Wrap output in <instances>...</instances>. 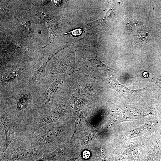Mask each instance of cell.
<instances>
[{"label": "cell", "mask_w": 161, "mask_h": 161, "mask_svg": "<svg viewBox=\"0 0 161 161\" xmlns=\"http://www.w3.org/2000/svg\"><path fill=\"white\" fill-rule=\"evenodd\" d=\"M23 69L7 70L0 72L1 85H10L18 82L25 76Z\"/></svg>", "instance_id": "obj_5"}, {"label": "cell", "mask_w": 161, "mask_h": 161, "mask_svg": "<svg viewBox=\"0 0 161 161\" xmlns=\"http://www.w3.org/2000/svg\"><path fill=\"white\" fill-rule=\"evenodd\" d=\"M161 130L153 135L151 141V156L155 161H160V152L161 148Z\"/></svg>", "instance_id": "obj_10"}, {"label": "cell", "mask_w": 161, "mask_h": 161, "mask_svg": "<svg viewBox=\"0 0 161 161\" xmlns=\"http://www.w3.org/2000/svg\"><path fill=\"white\" fill-rule=\"evenodd\" d=\"M147 114L140 109L134 107H128L121 109L117 115L118 122H121L140 118Z\"/></svg>", "instance_id": "obj_6"}, {"label": "cell", "mask_w": 161, "mask_h": 161, "mask_svg": "<svg viewBox=\"0 0 161 161\" xmlns=\"http://www.w3.org/2000/svg\"><path fill=\"white\" fill-rule=\"evenodd\" d=\"M66 161H73V160H66Z\"/></svg>", "instance_id": "obj_17"}, {"label": "cell", "mask_w": 161, "mask_h": 161, "mask_svg": "<svg viewBox=\"0 0 161 161\" xmlns=\"http://www.w3.org/2000/svg\"><path fill=\"white\" fill-rule=\"evenodd\" d=\"M61 151L60 149H58L53 152L49 153L39 159L33 161H52L55 157Z\"/></svg>", "instance_id": "obj_12"}, {"label": "cell", "mask_w": 161, "mask_h": 161, "mask_svg": "<svg viewBox=\"0 0 161 161\" xmlns=\"http://www.w3.org/2000/svg\"><path fill=\"white\" fill-rule=\"evenodd\" d=\"M127 151L135 161L138 160L140 153V148L138 143H134L130 145L128 148Z\"/></svg>", "instance_id": "obj_11"}, {"label": "cell", "mask_w": 161, "mask_h": 161, "mask_svg": "<svg viewBox=\"0 0 161 161\" xmlns=\"http://www.w3.org/2000/svg\"><path fill=\"white\" fill-rule=\"evenodd\" d=\"M38 147L17 137L4 151L5 161H16L30 157L37 152Z\"/></svg>", "instance_id": "obj_1"}, {"label": "cell", "mask_w": 161, "mask_h": 161, "mask_svg": "<svg viewBox=\"0 0 161 161\" xmlns=\"http://www.w3.org/2000/svg\"><path fill=\"white\" fill-rule=\"evenodd\" d=\"M32 99V95L27 89L21 91L17 95L14 102L17 111L22 112L27 110L30 106Z\"/></svg>", "instance_id": "obj_7"}, {"label": "cell", "mask_w": 161, "mask_h": 161, "mask_svg": "<svg viewBox=\"0 0 161 161\" xmlns=\"http://www.w3.org/2000/svg\"><path fill=\"white\" fill-rule=\"evenodd\" d=\"M93 138L92 135H89L86 136L81 141V144L82 145H84L88 144L93 140Z\"/></svg>", "instance_id": "obj_13"}, {"label": "cell", "mask_w": 161, "mask_h": 161, "mask_svg": "<svg viewBox=\"0 0 161 161\" xmlns=\"http://www.w3.org/2000/svg\"><path fill=\"white\" fill-rule=\"evenodd\" d=\"M90 156V152L87 150L84 151L82 153V156L83 158L87 159Z\"/></svg>", "instance_id": "obj_14"}, {"label": "cell", "mask_w": 161, "mask_h": 161, "mask_svg": "<svg viewBox=\"0 0 161 161\" xmlns=\"http://www.w3.org/2000/svg\"><path fill=\"white\" fill-rule=\"evenodd\" d=\"M161 121L155 118L141 126L133 129L127 133L124 136L126 138H133L140 136L147 133L157 132L160 130Z\"/></svg>", "instance_id": "obj_4"}, {"label": "cell", "mask_w": 161, "mask_h": 161, "mask_svg": "<svg viewBox=\"0 0 161 161\" xmlns=\"http://www.w3.org/2000/svg\"><path fill=\"white\" fill-rule=\"evenodd\" d=\"M117 161H127V160L125 156L120 155L117 157Z\"/></svg>", "instance_id": "obj_15"}, {"label": "cell", "mask_w": 161, "mask_h": 161, "mask_svg": "<svg viewBox=\"0 0 161 161\" xmlns=\"http://www.w3.org/2000/svg\"><path fill=\"white\" fill-rule=\"evenodd\" d=\"M160 161H161V150L160 152Z\"/></svg>", "instance_id": "obj_16"}, {"label": "cell", "mask_w": 161, "mask_h": 161, "mask_svg": "<svg viewBox=\"0 0 161 161\" xmlns=\"http://www.w3.org/2000/svg\"><path fill=\"white\" fill-rule=\"evenodd\" d=\"M61 83V80H57L46 85L40 96V102L42 105L47 106L49 104Z\"/></svg>", "instance_id": "obj_8"}, {"label": "cell", "mask_w": 161, "mask_h": 161, "mask_svg": "<svg viewBox=\"0 0 161 161\" xmlns=\"http://www.w3.org/2000/svg\"><path fill=\"white\" fill-rule=\"evenodd\" d=\"M111 73L106 74L98 79L97 82L101 86L114 89L126 97H129L140 94L145 89H129L125 86L119 83Z\"/></svg>", "instance_id": "obj_2"}, {"label": "cell", "mask_w": 161, "mask_h": 161, "mask_svg": "<svg viewBox=\"0 0 161 161\" xmlns=\"http://www.w3.org/2000/svg\"><path fill=\"white\" fill-rule=\"evenodd\" d=\"M84 58L86 61L90 72L93 75L101 72H113L116 71L103 63L96 55L94 57L85 56Z\"/></svg>", "instance_id": "obj_9"}, {"label": "cell", "mask_w": 161, "mask_h": 161, "mask_svg": "<svg viewBox=\"0 0 161 161\" xmlns=\"http://www.w3.org/2000/svg\"><path fill=\"white\" fill-rule=\"evenodd\" d=\"M160 134H161V132H160Z\"/></svg>", "instance_id": "obj_19"}, {"label": "cell", "mask_w": 161, "mask_h": 161, "mask_svg": "<svg viewBox=\"0 0 161 161\" xmlns=\"http://www.w3.org/2000/svg\"><path fill=\"white\" fill-rule=\"evenodd\" d=\"M160 24H161V18H160Z\"/></svg>", "instance_id": "obj_18"}, {"label": "cell", "mask_w": 161, "mask_h": 161, "mask_svg": "<svg viewBox=\"0 0 161 161\" xmlns=\"http://www.w3.org/2000/svg\"><path fill=\"white\" fill-rule=\"evenodd\" d=\"M0 122L3 127L5 138V151L9 145L17 137L19 132L18 126L16 121L0 107Z\"/></svg>", "instance_id": "obj_3"}]
</instances>
